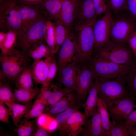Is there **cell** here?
<instances>
[{
	"instance_id": "cell-1",
	"label": "cell",
	"mask_w": 136,
	"mask_h": 136,
	"mask_svg": "<svg viewBox=\"0 0 136 136\" xmlns=\"http://www.w3.org/2000/svg\"><path fill=\"white\" fill-rule=\"evenodd\" d=\"M30 61V58L26 53L16 48L8 53H1L0 79L6 77L14 80L20 73L29 66Z\"/></svg>"
},
{
	"instance_id": "cell-18",
	"label": "cell",
	"mask_w": 136,
	"mask_h": 136,
	"mask_svg": "<svg viewBox=\"0 0 136 136\" xmlns=\"http://www.w3.org/2000/svg\"><path fill=\"white\" fill-rule=\"evenodd\" d=\"M100 79L96 77L90 90L86 100L82 104L85 122L95 113L97 109L98 93L100 82Z\"/></svg>"
},
{
	"instance_id": "cell-46",
	"label": "cell",
	"mask_w": 136,
	"mask_h": 136,
	"mask_svg": "<svg viewBox=\"0 0 136 136\" xmlns=\"http://www.w3.org/2000/svg\"><path fill=\"white\" fill-rule=\"evenodd\" d=\"M108 7L106 2L100 5L95 9L97 15H100L102 13H105L108 9Z\"/></svg>"
},
{
	"instance_id": "cell-33",
	"label": "cell",
	"mask_w": 136,
	"mask_h": 136,
	"mask_svg": "<svg viewBox=\"0 0 136 136\" xmlns=\"http://www.w3.org/2000/svg\"><path fill=\"white\" fill-rule=\"evenodd\" d=\"M46 105V102L42 99L37 98L24 118L28 120L37 118L44 113Z\"/></svg>"
},
{
	"instance_id": "cell-50",
	"label": "cell",
	"mask_w": 136,
	"mask_h": 136,
	"mask_svg": "<svg viewBox=\"0 0 136 136\" xmlns=\"http://www.w3.org/2000/svg\"></svg>"
},
{
	"instance_id": "cell-5",
	"label": "cell",
	"mask_w": 136,
	"mask_h": 136,
	"mask_svg": "<svg viewBox=\"0 0 136 136\" xmlns=\"http://www.w3.org/2000/svg\"><path fill=\"white\" fill-rule=\"evenodd\" d=\"M47 20L44 16H42L26 30L17 35L15 48L26 53L37 42L45 40L44 35Z\"/></svg>"
},
{
	"instance_id": "cell-13",
	"label": "cell",
	"mask_w": 136,
	"mask_h": 136,
	"mask_svg": "<svg viewBox=\"0 0 136 136\" xmlns=\"http://www.w3.org/2000/svg\"><path fill=\"white\" fill-rule=\"evenodd\" d=\"M85 116L79 110L74 113L63 123L57 126L61 136H77L80 134L85 122Z\"/></svg>"
},
{
	"instance_id": "cell-28",
	"label": "cell",
	"mask_w": 136,
	"mask_h": 136,
	"mask_svg": "<svg viewBox=\"0 0 136 136\" xmlns=\"http://www.w3.org/2000/svg\"><path fill=\"white\" fill-rule=\"evenodd\" d=\"M50 85L52 87V92L46 101L44 113H45L51 107L59 100L65 94L73 91L65 87L61 88L54 84Z\"/></svg>"
},
{
	"instance_id": "cell-31",
	"label": "cell",
	"mask_w": 136,
	"mask_h": 136,
	"mask_svg": "<svg viewBox=\"0 0 136 136\" xmlns=\"http://www.w3.org/2000/svg\"><path fill=\"white\" fill-rule=\"evenodd\" d=\"M127 87L130 95L136 99V59L130 64L126 76Z\"/></svg>"
},
{
	"instance_id": "cell-29",
	"label": "cell",
	"mask_w": 136,
	"mask_h": 136,
	"mask_svg": "<svg viewBox=\"0 0 136 136\" xmlns=\"http://www.w3.org/2000/svg\"><path fill=\"white\" fill-rule=\"evenodd\" d=\"M36 120H29L24 118L20 121L15 131L19 136H33L37 126L36 125Z\"/></svg>"
},
{
	"instance_id": "cell-49",
	"label": "cell",
	"mask_w": 136,
	"mask_h": 136,
	"mask_svg": "<svg viewBox=\"0 0 136 136\" xmlns=\"http://www.w3.org/2000/svg\"><path fill=\"white\" fill-rule=\"evenodd\" d=\"M92 0L95 10L100 5L103 3L106 2V0Z\"/></svg>"
},
{
	"instance_id": "cell-25",
	"label": "cell",
	"mask_w": 136,
	"mask_h": 136,
	"mask_svg": "<svg viewBox=\"0 0 136 136\" xmlns=\"http://www.w3.org/2000/svg\"><path fill=\"white\" fill-rule=\"evenodd\" d=\"M33 80L30 67L29 66L20 73L14 80L16 88L26 90L32 89Z\"/></svg>"
},
{
	"instance_id": "cell-16",
	"label": "cell",
	"mask_w": 136,
	"mask_h": 136,
	"mask_svg": "<svg viewBox=\"0 0 136 136\" xmlns=\"http://www.w3.org/2000/svg\"><path fill=\"white\" fill-rule=\"evenodd\" d=\"M79 0H65L63 3L58 19L68 32L72 31Z\"/></svg>"
},
{
	"instance_id": "cell-11",
	"label": "cell",
	"mask_w": 136,
	"mask_h": 136,
	"mask_svg": "<svg viewBox=\"0 0 136 136\" xmlns=\"http://www.w3.org/2000/svg\"><path fill=\"white\" fill-rule=\"evenodd\" d=\"M136 103L135 99L129 95L116 101L110 106H108L112 121L121 123L125 120L136 108Z\"/></svg>"
},
{
	"instance_id": "cell-43",
	"label": "cell",
	"mask_w": 136,
	"mask_h": 136,
	"mask_svg": "<svg viewBox=\"0 0 136 136\" xmlns=\"http://www.w3.org/2000/svg\"><path fill=\"white\" fill-rule=\"evenodd\" d=\"M19 5L37 6L41 4L44 0H16Z\"/></svg>"
},
{
	"instance_id": "cell-42",
	"label": "cell",
	"mask_w": 136,
	"mask_h": 136,
	"mask_svg": "<svg viewBox=\"0 0 136 136\" xmlns=\"http://www.w3.org/2000/svg\"><path fill=\"white\" fill-rule=\"evenodd\" d=\"M123 123L127 126L136 125V108L130 114Z\"/></svg>"
},
{
	"instance_id": "cell-23",
	"label": "cell",
	"mask_w": 136,
	"mask_h": 136,
	"mask_svg": "<svg viewBox=\"0 0 136 136\" xmlns=\"http://www.w3.org/2000/svg\"><path fill=\"white\" fill-rule=\"evenodd\" d=\"M34 61L51 56V50L45 40L40 41L33 46L26 52Z\"/></svg>"
},
{
	"instance_id": "cell-12",
	"label": "cell",
	"mask_w": 136,
	"mask_h": 136,
	"mask_svg": "<svg viewBox=\"0 0 136 136\" xmlns=\"http://www.w3.org/2000/svg\"><path fill=\"white\" fill-rule=\"evenodd\" d=\"M77 49L76 38L74 32H68L59 50L57 64L58 73L73 60Z\"/></svg>"
},
{
	"instance_id": "cell-20",
	"label": "cell",
	"mask_w": 136,
	"mask_h": 136,
	"mask_svg": "<svg viewBox=\"0 0 136 136\" xmlns=\"http://www.w3.org/2000/svg\"><path fill=\"white\" fill-rule=\"evenodd\" d=\"M91 117L85 122L80 134L82 136H107L97 109Z\"/></svg>"
},
{
	"instance_id": "cell-19",
	"label": "cell",
	"mask_w": 136,
	"mask_h": 136,
	"mask_svg": "<svg viewBox=\"0 0 136 136\" xmlns=\"http://www.w3.org/2000/svg\"><path fill=\"white\" fill-rule=\"evenodd\" d=\"M80 101L76 91H73L65 94L45 113L53 118L58 114Z\"/></svg>"
},
{
	"instance_id": "cell-9",
	"label": "cell",
	"mask_w": 136,
	"mask_h": 136,
	"mask_svg": "<svg viewBox=\"0 0 136 136\" xmlns=\"http://www.w3.org/2000/svg\"><path fill=\"white\" fill-rule=\"evenodd\" d=\"M95 78L90 61L79 62L76 79V92L80 101L85 99Z\"/></svg>"
},
{
	"instance_id": "cell-34",
	"label": "cell",
	"mask_w": 136,
	"mask_h": 136,
	"mask_svg": "<svg viewBox=\"0 0 136 136\" xmlns=\"http://www.w3.org/2000/svg\"><path fill=\"white\" fill-rule=\"evenodd\" d=\"M6 39L2 46L0 47L1 53L6 54L11 52L16 46L17 33L12 30L8 31Z\"/></svg>"
},
{
	"instance_id": "cell-24",
	"label": "cell",
	"mask_w": 136,
	"mask_h": 136,
	"mask_svg": "<svg viewBox=\"0 0 136 136\" xmlns=\"http://www.w3.org/2000/svg\"><path fill=\"white\" fill-rule=\"evenodd\" d=\"M32 106L30 102L25 104L15 103L7 106L15 125L17 126L18 125L20 121L31 108Z\"/></svg>"
},
{
	"instance_id": "cell-15",
	"label": "cell",
	"mask_w": 136,
	"mask_h": 136,
	"mask_svg": "<svg viewBox=\"0 0 136 136\" xmlns=\"http://www.w3.org/2000/svg\"><path fill=\"white\" fill-rule=\"evenodd\" d=\"M18 8L21 23L20 33L26 30L36 21L43 16L40 6L18 5Z\"/></svg>"
},
{
	"instance_id": "cell-47",
	"label": "cell",
	"mask_w": 136,
	"mask_h": 136,
	"mask_svg": "<svg viewBox=\"0 0 136 136\" xmlns=\"http://www.w3.org/2000/svg\"><path fill=\"white\" fill-rule=\"evenodd\" d=\"M127 126L128 128L129 136H136V125Z\"/></svg>"
},
{
	"instance_id": "cell-38",
	"label": "cell",
	"mask_w": 136,
	"mask_h": 136,
	"mask_svg": "<svg viewBox=\"0 0 136 136\" xmlns=\"http://www.w3.org/2000/svg\"><path fill=\"white\" fill-rule=\"evenodd\" d=\"M110 136H129L128 128L123 122H115L112 121Z\"/></svg>"
},
{
	"instance_id": "cell-40",
	"label": "cell",
	"mask_w": 136,
	"mask_h": 136,
	"mask_svg": "<svg viewBox=\"0 0 136 136\" xmlns=\"http://www.w3.org/2000/svg\"><path fill=\"white\" fill-rule=\"evenodd\" d=\"M5 105L4 102L0 101V121L9 124L10 112L9 109L5 107Z\"/></svg>"
},
{
	"instance_id": "cell-27",
	"label": "cell",
	"mask_w": 136,
	"mask_h": 136,
	"mask_svg": "<svg viewBox=\"0 0 136 136\" xmlns=\"http://www.w3.org/2000/svg\"><path fill=\"white\" fill-rule=\"evenodd\" d=\"M41 90L37 87L28 90L16 88L14 90L15 101L21 104L28 103L39 93Z\"/></svg>"
},
{
	"instance_id": "cell-35",
	"label": "cell",
	"mask_w": 136,
	"mask_h": 136,
	"mask_svg": "<svg viewBox=\"0 0 136 136\" xmlns=\"http://www.w3.org/2000/svg\"><path fill=\"white\" fill-rule=\"evenodd\" d=\"M44 39L51 50V56L53 52L55 45V30L53 23L49 20H47L46 22Z\"/></svg>"
},
{
	"instance_id": "cell-6",
	"label": "cell",
	"mask_w": 136,
	"mask_h": 136,
	"mask_svg": "<svg viewBox=\"0 0 136 136\" xmlns=\"http://www.w3.org/2000/svg\"><path fill=\"white\" fill-rule=\"evenodd\" d=\"M16 0H0L1 31L12 30L17 35L21 32V23Z\"/></svg>"
},
{
	"instance_id": "cell-7",
	"label": "cell",
	"mask_w": 136,
	"mask_h": 136,
	"mask_svg": "<svg viewBox=\"0 0 136 136\" xmlns=\"http://www.w3.org/2000/svg\"><path fill=\"white\" fill-rule=\"evenodd\" d=\"M90 62L96 77L98 78L100 80L125 76L129 66L100 58L92 59Z\"/></svg>"
},
{
	"instance_id": "cell-2",
	"label": "cell",
	"mask_w": 136,
	"mask_h": 136,
	"mask_svg": "<svg viewBox=\"0 0 136 136\" xmlns=\"http://www.w3.org/2000/svg\"><path fill=\"white\" fill-rule=\"evenodd\" d=\"M96 18L84 24L75 25L77 49L75 57L80 62L90 61L94 50L93 25Z\"/></svg>"
},
{
	"instance_id": "cell-14",
	"label": "cell",
	"mask_w": 136,
	"mask_h": 136,
	"mask_svg": "<svg viewBox=\"0 0 136 136\" xmlns=\"http://www.w3.org/2000/svg\"><path fill=\"white\" fill-rule=\"evenodd\" d=\"M79 62L75 57L58 73L59 82L73 91L76 90V79Z\"/></svg>"
},
{
	"instance_id": "cell-37",
	"label": "cell",
	"mask_w": 136,
	"mask_h": 136,
	"mask_svg": "<svg viewBox=\"0 0 136 136\" xmlns=\"http://www.w3.org/2000/svg\"><path fill=\"white\" fill-rule=\"evenodd\" d=\"M54 56H51L46 58L48 66V74L46 88L48 87L50 85L58 71L57 62Z\"/></svg>"
},
{
	"instance_id": "cell-41",
	"label": "cell",
	"mask_w": 136,
	"mask_h": 136,
	"mask_svg": "<svg viewBox=\"0 0 136 136\" xmlns=\"http://www.w3.org/2000/svg\"><path fill=\"white\" fill-rule=\"evenodd\" d=\"M126 8L130 14V18L136 22V0H127Z\"/></svg>"
},
{
	"instance_id": "cell-21",
	"label": "cell",
	"mask_w": 136,
	"mask_h": 136,
	"mask_svg": "<svg viewBox=\"0 0 136 136\" xmlns=\"http://www.w3.org/2000/svg\"><path fill=\"white\" fill-rule=\"evenodd\" d=\"M30 67L35 83L46 88L48 74V64L46 59L34 61Z\"/></svg>"
},
{
	"instance_id": "cell-4",
	"label": "cell",
	"mask_w": 136,
	"mask_h": 136,
	"mask_svg": "<svg viewBox=\"0 0 136 136\" xmlns=\"http://www.w3.org/2000/svg\"><path fill=\"white\" fill-rule=\"evenodd\" d=\"M94 58H100L119 64L130 66L134 58L129 46L114 43L110 40L97 51Z\"/></svg>"
},
{
	"instance_id": "cell-22",
	"label": "cell",
	"mask_w": 136,
	"mask_h": 136,
	"mask_svg": "<svg viewBox=\"0 0 136 136\" xmlns=\"http://www.w3.org/2000/svg\"><path fill=\"white\" fill-rule=\"evenodd\" d=\"M65 0H44L40 6L42 13L47 19L58 18L62 4Z\"/></svg>"
},
{
	"instance_id": "cell-26",
	"label": "cell",
	"mask_w": 136,
	"mask_h": 136,
	"mask_svg": "<svg viewBox=\"0 0 136 136\" xmlns=\"http://www.w3.org/2000/svg\"><path fill=\"white\" fill-rule=\"evenodd\" d=\"M53 23L54 27L55 43L51 56L54 55L59 50L68 32L63 24L58 19L54 20Z\"/></svg>"
},
{
	"instance_id": "cell-45",
	"label": "cell",
	"mask_w": 136,
	"mask_h": 136,
	"mask_svg": "<svg viewBox=\"0 0 136 136\" xmlns=\"http://www.w3.org/2000/svg\"><path fill=\"white\" fill-rule=\"evenodd\" d=\"M51 132L46 128L37 126L34 132V136H48L51 135Z\"/></svg>"
},
{
	"instance_id": "cell-32",
	"label": "cell",
	"mask_w": 136,
	"mask_h": 136,
	"mask_svg": "<svg viewBox=\"0 0 136 136\" xmlns=\"http://www.w3.org/2000/svg\"><path fill=\"white\" fill-rule=\"evenodd\" d=\"M0 101L4 102L7 106L15 103L14 93L9 85L0 80Z\"/></svg>"
},
{
	"instance_id": "cell-8",
	"label": "cell",
	"mask_w": 136,
	"mask_h": 136,
	"mask_svg": "<svg viewBox=\"0 0 136 136\" xmlns=\"http://www.w3.org/2000/svg\"><path fill=\"white\" fill-rule=\"evenodd\" d=\"M136 31V21L130 17H119L113 20L110 37L114 43L126 44Z\"/></svg>"
},
{
	"instance_id": "cell-44",
	"label": "cell",
	"mask_w": 136,
	"mask_h": 136,
	"mask_svg": "<svg viewBox=\"0 0 136 136\" xmlns=\"http://www.w3.org/2000/svg\"><path fill=\"white\" fill-rule=\"evenodd\" d=\"M128 42L133 53L134 58L136 59V31L130 37Z\"/></svg>"
},
{
	"instance_id": "cell-48",
	"label": "cell",
	"mask_w": 136,
	"mask_h": 136,
	"mask_svg": "<svg viewBox=\"0 0 136 136\" xmlns=\"http://www.w3.org/2000/svg\"><path fill=\"white\" fill-rule=\"evenodd\" d=\"M6 33L0 31V47L1 46L4 42L6 37Z\"/></svg>"
},
{
	"instance_id": "cell-10",
	"label": "cell",
	"mask_w": 136,
	"mask_h": 136,
	"mask_svg": "<svg viewBox=\"0 0 136 136\" xmlns=\"http://www.w3.org/2000/svg\"><path fill=\"white\" fill-rule=\"evenodd\" d=\"M113 20L112 14L108 7L104 15L96 19L94 22L93 25L95 41L94 50L95 51L110 40V30Z\"/></svg>"
},
{
	"instance_id": "cell-36",
	"label": "cell",
	"mask_w": 136,
	"mask_h": 136,
	"mask_svg": "<svg viewBox=\"0 0 136 136\" xmlns=\"http://www.w3.org/2000/svg\"><path fill=\"white\" fill-rule=\"evenodd\" d=\"M82 101L80 102L73 106L60 113L54 117L53 118L56 122L57 126L63 123L75 112L79 110L80 108L82 106Z\"/></svg>"
},
{
	"instance_id": "cell-17",
	"label": "cell",
	"mask_w": 136,
	"mask_h": 136,
	"mask_svg": "<svg viewBox=\"0 0 136 136\" xmlns=\"http://www.w3.org/2000/svg\"><path fill=\"white\" fill-rule=\"evenodd\" d=\"M97 15L92 0H82L79 3L76 12L74 23L81 25L96 18Z\"/></svg>"
},
{
	"instance_id": "cell-3",
	"label": "cell",
	"mask_w": 136,
	"mask_h": 136,
	"mask_svg": "<svg viewBox=\"0 0 136 136\" xmlns=\"http://www.w3.org/2000/svg\"><path fill=\"white\" fill-rule=\"evenodd\" d=\"M126 76L100 80L98 96L105 101L108 106L130 95L126 86Z\"/></svg>"
},
{
	"instance_id": "cell-30",
	"label": "cell",
	"mask_w": 136,
	"mask_h": 136,
	"mask_svg": "<svg viewBox=\"0 0 136 136\" xmlns=\"http://www.w3.org/2000/svg\"><path fill=\"white\" fill-rule=\"evenodd\" d=\"M97 109L99 112L103 126L107 136H110L112 123L110 119V115L108 105L102 99L98 97Z\"/></svg>"
},
{
	"instance_id": "cell-39",
	"label": "cell",
	"mask_w": 136,
	"mask_h": 136,
	"mask_svg": "<svg viewBox=\"0 0 136 136\" xmlns=\"http://www.w3.org/2000/svg\"><path fill=\"white\" fill-rule=\"evenodd\" d=\"M127 0H108V7L114 12H118L126 8Z\"/></svg>"
}]
</instances>
